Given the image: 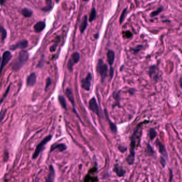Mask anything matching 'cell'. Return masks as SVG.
Returning a JSON list of instances; mask_svg holds the SVG:
<instances>
[{
	"mask_svg": "<svg viewBox=\"0 0 182 182\" xmlns=\"http://www.w3.org/2000/svg\"><path fill=\"white\" fill-rule=\"evenodd\" d=\"M145 122H143L140 123V125H137L136 128L134 130L132 136L130 138V154L128 157L127 158L126 160L128 163L130 165H132L134 163L135 159V147L136 145L137 139L138 137V133L140 129L141 125L142 124L145 123Z\"/></svg>",
	"mask_w": 182,
	"mask_h": 182,
	"instance_id": "obj_1",
	"label": "cell"
},
{
	"mask_svg": "<svg viewBox=\"0 0 182 182\" xmlns=\"http://www.w3.org/2000/svg\"><path fill=\"white\" fill-rule=\"evenodd\" d=\"M29 57V55L26 51H22L19 54L18 58L16 60L12 65V69L15 71L19 70L23 67V65L26 62Z\"/></svg>",
	"mask_w": 182,
	"mask_h": 182,
	"instance_id": "obj_2",
	"label": "cell"
},
{
	"mask_svg": "<svg viewBox=\"0 0 182 182\" xmlns=\"http://www.w3.org/2000/svg\"><path fill=\"white\" fill-rule=\"evenodd\" d=\"M96 69H97V72H98V73L100 75L101 80L103 82L107 75V72H108L107 65L104 63L102 59H99L98 63L97 65Z\"/></svg>",
	"mask_w": 182,
	"mask_h": 182,
	"instance_id": "obj_3",
	"label": "cell"
},
{
	"mask_svg": "<svg viewBox=\"0 0 182 182\" xmlns=\"http://www.w3.org/2000/svg\"><path fill=\"white\" fill-rule=\"evenodd\" d=\"M52 138L51 135H49L48 136L46 137V138H44L43 140L40 143V144H38L35 150L34 154L33 155V159H36L38 157V155L40 154V153L42 152L43 150V149L44 148V146L46 145V144L49 142L51 140Z\"/></svg>",
	"mask_w": 182,
	"mask_h": 182,
	"instance_id": "obj_4",
	"label": "cell"
},
{
	"mask_svg": "<svg viewBox=\"0 0 182 182\" xmlns=\"http://www.w3.org/2000/svg\"><path fill=\"white\" fill-rule=\"evenodd\" d=\"M11 58V53H10V52L8 51L4 52L3 54L2 64H1V67H0V76H1V73H2L3 69L6 66V65L8 64V62L10 61Z\"/></svg>",
	"mask_w": 182,
	"mask_h": 182,
	"instance_id": "obj_5",
	"label": "cell"
},
{
	"mask_svg": "<svg viewBox=\"0 0 182 182\" xmlns=\"http://www.w3.org/2000/svg\"><path fill=\"white\" fill-rule=\"evenodd\" d=\"M92 75L90 73L88 74L86 78L82 80V87L87 91H89L91 87Z\"/></svg>",
	"mask_w": 182,
	"mask_h": 182,
	"instance_id": "obj_6",
	"label": "cell"
},
{
	"mask_svg": "<svg viewBox=\"0 0 182 182\" xmlns=\"http://www.w3.org/2000/svg\"><path fill=\"white\" fill-rule=\"evenodd\" d=\"M89 106L91 111H92L95 114L100 116V111L99 106L97 103L96 99L95 97L91 98L89 102Z\"/></svg>",
	"mask_w": 182,
	"mask_h": 182,
	"instance_id": "obj_7",
	"label": "cell"
},
{
	"mask_svg": "<svg viewBox=\"0 0 182 182\" xmlns=\"http://www.w3.org/2000/svg\"><path fill=\"white\" fill-rule=\"evenodd\" d=\"M155 144H156V146L158 148L160 153L164 158H168L167 150H166V146H164V145H163L161 142H160V141L158 139H157L156 140Z\"/></svg>",
	"mask_w": 182,
	"mask_h": 182,
	"instance_id": "obj_8",
	"label": "cell"
},
{
	"mask_svg": "<svg viewBox=\"0 0 182 182\" xmlns=\"http://www.w3.org/2000/svg\"><path fill=\"white\" fill-rule=\"evenodd\" d=\"M66 95L67 96V98L69 100V101L71 102L72 104V105L73 106V109H74V111L75 113H76V114L78 115L79 118L80 119V117L79 116V115L78 114V113L76 112V111L75 110V99H74V95H73V91H72V89H70V88H67L66 90Z\"/></svg>",
	"mask_w": 182,
	"mask_h": 182,
	"instance_id": "obj_9",
	"label": "cell"
},
{
	"mask_svg": "<svg viewBox=\"0 0 182 182\" xmlns=\"http://www.w3.org/2000/svg\"><path fill=\"white\" fill-rule=\"evenodd\" d=\"M28 46V42L26 40L20 41L16 43L15 45H12L10 47V49L16 50L17 49H24Z\"/></svg>",
	"mask_w": 182,
	"mask_h": 182,
	"instance_id": "obj_10",
	"label": "cell"
},
{
	"mask_svg": "<svg viewBox=\"0 0 182 182\" xmlns=\"http://www.w3.org/2000/svg\"><path fill=\"white\" fill-rule=\"evenodd\" d=\"M113 171L116 173L119 177H123L125 174V171L123 169V167L120 166L119 164H115L113 168Z\"/></svg>",
	"mask_w": 182,
	"mask_h": 182,
	"instance_id": "obj_11",
	"label": "cell"
},
{
	"mask_svg": "<svg viewBox=\"0 0 182 182\" xmlns=\"http://www.w3.org/2000/svg\"><path fill=\"white\" fill-rule=\"evenodd\" d=\"M56 149H58L60 152L64 151L67 149L66 145L63 143L61 144H54L51 146L50 148V152H52Z\"/></svg>",
	"mask_w": 182,
	"mask_h": 182,
	"instance_id": "obj_12",
	"label": "cell"
},
{
	"mask_svg": "<svg viewBox=\"0 0 182 182\" xmlns=\"http://www.w3.org/2000/svg\"><path fill=\"white\" fill-rule=\"evenodd\" d=\"M88 25V17L87 16H84L80 22V32L81 33H83L86 30Z\"/></svg>",
	"mask_w": 182,
	"mask_h": 182,
	"instance_id": "obj_13",
	"label": "cell"
},
{
	"mask_svg": "<svg viewBox=\"0 0 182 182\" xmlns=\"http://www.w3.org/2000/svg\"><path fill=\"white\" fill-rule=\"evenodd\" d=\"M36 76L35 73H32L30 76L27 78V86L28 87L33 86L36 82Z\"/></svg>",
	"mask_w": 182,
	"mask_h": 182,
	"instance_id": "obj_14",
	"label": "cell"
},
{
	"mask_svg": "<svg viewBox=\"0 0 182 182\" xmlns=\"http://www.w3.org/2000/svg\"><path fill=\"white\" fill-rule=\"evenodd\" d=\"M104 113L106 115V119H107V121L109 122V123L110 125V127L111 131L113 133H117V127L115 123L111 121V120L110 119L109 117V115L107 114V112L106 109L104 110Z\"/></svg>",
	"mask_w": 182,
	"mask_h": 182,
	"instance_id": "obj_15",
	"label": "cell"
},
{
	"mask_svg": "<svg viewBox=\"0 0 182 182\" xmlns=\"http://www.w3.org/2000/svg\"><path fill=\"white\" fill-rule=\"evenodd\" d=\"M45 27L46 24L44 22H40L34 25V30L36 33H39L42 32L45 28Z\"/></svg>",
	"mask_w": 182,
	"mask_h": 182,
	"instance_id": "obj_16",
	"label": "cell"
},
{
	"mask_svg": "<svg viewBox=\"0 0 182 182\" xmlns=\"http://www.w3.org/2000/svg\"><path fill=\"white\" fill-rule=\"evenodd\" d=\"M55 177V172L53 168V166L51 165L50 166L48 176V179L47 180V182H53Z\"/></svg>",
	"mask_w": 182,
	"mask_h": 182,
	"instance_id": "obj_17",
	"label": "cell"
},
{
	"mask_svg": "<svg viewBox=\"0 0 182 182\" xmlns=\"http://www.w3.org/2000/svg\"><path fill=\"white\" fill-rule=\"evenodd\" d=\"M107 61L109 64L110 65H112L114 63L115 59V53L112 50H109L107 53Z\"/></svg>",
	"mask_w": 182,
	"mask_h": 182,
	"instance_id": "obj_18",
	"label": "cell"
},
{
	"mask_svg": "<svg viewBox=\"0 0 182 182\" xmlns=\"http://www.w3.org/2000/svg\"><path fill=\"white\" fill-rule=\"evenodd\" d=\"M58 100L59 103L61 104V106L64 108L65 110L67 109V105H66V102L64 97L63 95H60L58 97Z\"/></svg>",
	"mask_w": 182,
	"mask_h": 182,
	"instance_id": "obj_19",
	"label": "cell"
},
{
	"mask_svg": "<svg viewBox=\"0 0 182 182\" xmlns=\"http://www.w3.org/2000/svg\"><path fill=\"white\" fill-rule=\"evenodd\" d=\"M32 13H33V11L30 9H27V8H24L22 10V14L24 16H25L27 18L31 17L32 15Z\"/></svg>",
	"mask_w": 182,
	"mask_h": 182,
	"instance_id": "obj_20",
	"label": "cell"
},
{
	"mask_svg": "<svg viewBox=\"0 0 182 182\" xmlns=\"http://www.w3.org/2000/svg\"><path fill=\"white\" fill-rule=\"evenodd\" d=\"M80 58V54L77 52L73 53L71 56V59L74 64L78 63L79 61Z\"/></svg>",
	"mask_w": 182,
	"mask_h": 182,
	"instance_id": "obj_21",
	"label": "cell"
},
{
	"mask_svg": "<svg viewBox=\"0 0 182 182\" xmlns=\"http://www.w3.org/2000/svg\"><path fill=\"white\" fill-rule=\"evenodd\" d=\"M96 17V11L95 8H92L91 9L90 15H89V21L90 22H91L92 21H93Z\"/></svg>",
	"mask_w": 182,
	"mask_h": 182,
	"instance_id": "obj_22",
	"label": "cell"
},
{
	"mask_svg": "<svg viewBox=\"0 0 182 182\" xmlns=\"http://www.w3.org/2000/svg\"><path fill=\"white\" fill-rule=\"evenodd\" d=\"M113 96L114 99L116 100L117 105L118 106H120V92L114 91L113 93Z\"/></svg>",
	"mask_w": 182,
	"mask_h": 182,
	"instance_id": "obj_23",
	"label": "cell"
},
{
	"mask_svg": "<svg viewBox=\"0 0 182 182\" xmlns=\"http://www.w3.org/2000/svg\"><path fill=\"white\" fill-rule=\"evenodd\" d=\"M156 135H157V133L156 132L155 129H153V128H151L150 129L149 137H150V138L151 140H153L156 138Z\"/></svg>",
	"mask_w": 182,
	"mask_h": 182,
	"instance_id": "obj_24",
	"label": "cell"
},
{
	"mask_svg": "<svg viewBox=\"0 0 182 182\" xmlns=\"http://www.w3.org/2000/svg\"><path fill=\"white\" fill-rule=\"evenodd\" d=\"M147 148H148V154H150V155H153L154 154L155 152H154L153 148H152V146L148 143L147 144Z\"/></svg>",
	"mask_w": 182,
	"mask_h": 182,
	"instance_id": "obj_25",
	"label": "cell"
},
{
	"mask_svg": "<svg viewBox=\"0 0 182 182\" xmlns=\"http://www.w3.org/2000/svg\"><path fill=\"white\" fill-rule=\"evenodd\" d=\"M126 11H127V9L125 8L124 9V10L122 12L121 15L120 16V23L122 24V23L123 22L125 18V15H126Z\"/></svg>",
	"mask_w": 182,
	"mask_h": 182,
	"instance_id": "obj_26",
	"label": "cell"
},
{
	"mask_svg": "<svg viewBox=\"0 0 182 182\" xmlns=\"http://www.w3.org/2000/svg\"><path fill=\"white\" fill-rule=\"evenodd\" d=\"M162 11V8H159L156 11L152 12V13H151V16L153 17L156 16L158 15Z\"/></svg>",
	"mask_w": 182,
	"mask_h": 182,
	"instance_id": "obj_27",
	"label": "cell"
},
{
	"mask_svg": "<svg viewBox=\"0 0 182 182\" xmlns=\"http://www.w3.org/2000/svg\"><path fill=\"white\" fill-rule=\"evenodd\" d=\"M74 64V63H73V61H72V59H69V60L68 61V64H67V67H68V69L70 71H72L73 70V65Z\"/></svg>",
	"mask_w": 182,
	"mask_h": 182,
	"instance_id": "obj_28",
	"label": "cell"
},
{
	"mask_svg": "<svg viewBox=\"0 0 182 182\" xmlns=\"http://www.w3.org/2000/svg\"><path fill=\"white\" fill-rule=\"evenodd\" d=\"M6 114V111L2 110L0 112V123L4 119V117Z\"/></svg>",
	"mask_w": 182,
	"mask_h": 182,
	"instance_id": "obj_29",
	"label": "cell"
},
{
	"mask_svg": "<svg viewBox=\"0 0 182 182\" xmlns=\"http://www.w3.org/2000/svg\"><path fill=\"white\" fill-rule=\"evenodd\" d=\"M160 163L161 164L162 167H166V161L165 159V158H164L162 156H160Z\"/></svg>",
	"mask_w": 182,
	"mask_h": 182,
	"instance_id": "obj_30",
	"label": "cell"
},
{
	"mask_svg": "<svg viewBox=\"0 0 182 182\" xmlns=\"http://www.w3.org/2000/svg\"><path fill=\"white\" fill-rule=\"evenodd\" d=\"M51 83H52L51 79L50 78H48L47 79V82H46V87H45L46 91H47V90L49 88Z\"/></svg>",
	"mask_w": 182,
	"mask_h": 182,
	"instance_id": "obj_31",
	"label": "cell"
},
{
	"mask_svg": "<svg viewBox=\"0 0 182 182\" xmlns=\"http://www.w3.org/2000/svg\"><path fill=\"white\" fill-rule=\"evenodd\" d=\"M46 2H47V7H46L45 9H46L47 10H49L50 9H51L52 7V2H51V0H46Z\"/></svg>",
	"mask_w": 182,
	"mask_h": 182,
	"instance_id": "obj_32",
	"label": "cell"
},
{
	"mask_svg": "<svg viewBox=\"0 0 182 182\" xmlns=\"http://www.w3.org/2000/svg\"><path fill=\"white\" fill-rule=\"evenodd\" d=\"M123 36L126 38H130L132 36V34L130 31H126L123 33Z\"/></svg>",
	"mask_w": 182,
	"mask_h": 182,
	"instance_id": "obj_33",
	"label": "cell"
},
{
	"mask_svg": "<svg viewBox=\"0 0 182 182\" xmlns=\"http://www.w3.org/2000/svg\"><path fill=\"white\" fill-rule=\"evenodd\" d=\"M118 150L120 151V152H122V153H123V152H125V151L127 150V148H125V147H124V146H122V145H119V146H118Z\"/></svg>",
	"mask_w": 182,
	"mask_h": 182,
	"instance_id": "obj_34",
	"label": "cell"
},
{
	"mask_svg": "<svg viewBox=\"0 0 182 182\" xmlns=\"http://www.w3.org/2000/svg\"><path fill=\"white\" fill-rule=\"evenodd\" d=\"M10 86L8 88V89H7V90L5 91V94H4V96H3V98H2V99L1 100V102H0V103H1V102H3V99H4L5 97H6V96H7V95L8 94V93H9V90H10Z\"/></svg>",
	"mask_w": 182,
	"mask_h": 182,
	"instance_id": "obj_35",
	"label": "cell"
},
{
	"mask_svg": "<svg viewBox=\"0 0 182 182\" xmlns=\"http://www.w3.org/2000/svg\"><path fill=\"white\" fill-rule=\"evenodd\" d=\"M1 33H2V38L3 40H4L7 37V31L3 28V30H2Z\"/></svg>",
	"mask_w": 182,
	"mask_h": 182,
	"instance_id": "obj_36",
	"label": "cell"
},
{
	"mask_svg": "<svg viewBox=\"0 0 182 182\" xmlns=\"http://www.w3.org/2000/svg\"><path fill=\"white\" fill-rule=\"evenodd\" d=\"M114 68L111 67L110 68V76L111 80L112 79L113 77L114 76Z\"/></svg>",
	"mask_w": 182,
	"mask_h": 182,
	"instance_id": "obj_37",
	"label": "cell"
},
{
	"mask_svg": "<svg viewBox=\"0 0 182 182\" xmlns=\"http://www.w3.org/2000/svg\"><path fill=\"white\" fill-rule=\"evenodd\" d=\"M170 171H171V173H170V175H171V177H170V181H172V178H173V173H172V171L171 170H170Z\"/></svg>",
	"mask_w": 182,
	"mask_h": 182,
	"instance_id": "obj_38",
	"label": "cell"
},
{
	"mask_svg": "<svg viewBox=\"0 0 182 182\" xmlns=\"http://www.w3.org/2000/svg\"><path fill=\"white\" fill-rule=\"evenodd\" d=\"M5 1L6 0H0V4L1 5H3Z\"/></svg>",
	"mask_w": 182,
	"mask_h": 182,
	"instance_id": "obj_39",
	"label": "cell"
},
{
	"mask_svg": "<svg viewBox=\"0 0 182 182\" xmlns=\"http://www.w3.org/2000/svg\"><path fill=\"white\" fill-rule=\"evenodd\" d=\"M179 81H180V86H181V87H182V78H180Z\"/></svg>",
	"mask_w": 182,
	"mask_h": 182,
	"instance_id": "obj_40",
	"label": "cell"
},
{
	"mask_svg": "<svg viewBox=\"0 0 182 182\" xmlns=\"http://www.w3.org/2000/svg\"><path fill=\"white\" fill-rule=\"evenodd\" d=\"M3 30V28L2 27L0 26V33L2 32V31Z\"/></svg>",
	"mask_w": 182,
	"mask_h": 182,
	"instance_id": "obj_41",
	"label": "cell"
},
{
	"mask_svg": "<svg viewBox=\"0 0 182 182\" xmlns=\"http://www.w3.org/2000/svg\"><path fill=\"white\" fill-rule=\"evenodd\" d=\"M59 1H60V0H56V1L57 3H58V2H59Z\"/></svg>",
	"mask_w": 182,
	"mask_h": 182,
	"instance_id": "obj_42",
	"label": "cell"
},
{
	"mask_svg": "<svg viewBox=\"0 0 182 182\" xmlns=\"http://www.w3.org/2000/svg\"><path fill=\"white\" fill-rule=\"evenodd\" d=\"M84 1H85V2H87V1H89V0H83Z\"/></svg>",
	"mask_w": 182,
	"mask_h": 182,
	"instance_id": "obj_43",
	"label": "cell"
},
{
	"mask_svg": "<svg viewBox=\"0 0 182 182\" xmlns=\"http://www.w3.org/2000/svg\"><path fill=\"white\" fill-rule=\"evenodd\" d=\"M1 58L0 57V63H1Z\"/></svg>",
	"mask_w": 182,
	"mask_h": 182,
	"instance_id": "obj_44",
	"label": "cell"
}]
</instances>
